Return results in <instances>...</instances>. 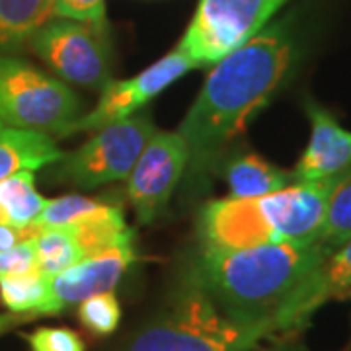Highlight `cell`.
<instances>
[{
  "instance_id": "obj_1",
  "label": "cell",
  "mask_w": 351,
  "mask_h": 351,
  "mask_svg": "<svg viewBox=\"0 0 351 351\" xmlns=\"http://www.w3.org/2000/svg\"><path fill=\"white\" fill-rule=\"evenodd\" d=\"M299 55L301 34L289 14L213 64L178 129L189 151L184 176L191 191L219 174L230 147L287 80Z\"/></svg>"
},
{
  "instance_id": "obj_2",
  "label": "cell",
  "mask_w": 351,
  "mask_h": 351,
  "mask_svg": "<svg viewBox=\"0 0 351 351\" xmlns=\"http://www.w3.org/2000/svg\"><path fill=\"white\" fill-rule=\"evenodd\" d=\"M328 256L330 250L318 240L248 248L199 246L188 271L232 320L274 338L304 326L324 304L320 267Z\"/></svg>"
},
{
  "instance_id": "obj_3",
  "label": "cell",
  "mask_w": 351,
  "mask_h": 351,
  "mask_svg": "<svg viewBox=\"0 0 351 351\" xmlns=\"http://www.w3.org/2000/svg\"><path fill=\"white\" fill-rule=\"evenodd\" d=\"M351 170L318 182H293L252 199L207 201L197 217L199 246L248 248L263 244H308L320 237L334 191Z\"/></svg>"
},
{
  "instance_id": "obj_4",
  "label": "cell",
  "mask_w": 351,
  "mask_h": 351,
  "mask_svg": "<svg viewBox=\"0 0 351 351\" xmlns=\"http://www.w3.org/2000/svg\"><path fill=\"white\" fill-rule=\"evenodd\" d=\"M269 336L232 320L186 271L170 304L125 351H256Z\"/></svg>"
},
{
  "instance_id": "obj_5",
  "label": "cell",
  "mask_w": 351,
  "mask_h": 351,
  "mask_svg": "<svg viewBox=\"0 0 351 351\" xmlns=\"http://www.w3.org/2000/svg\"><path fill=\"white\" fill-rule=\"evenodd\" d=\"M80 117L82 101L61 78L18 55H0V123L66 137Z\"/></svg>"
},
{
  "instance_id": "obj_6",
  "label": "cell",
  "mask_w": 351,
  "mask_h": 351,
  "mask_svg": "<svg viewBox=\"0 0 351 351\" xmlns=\"http://www.w3.org/2000/svg\"><path fill=\"white\" fill-rule=\"evenodd\" d=\"M27 47L63 82L101 92L113 80L108 22L55 16L32 36Z\"/></svg>"
},
{
  "instance_id": "obj_7",
  "label": "cell",
  "mask_w": 351,
  "mask_h": 351,
  "mask_svg": "<svg viewBox=\"0 0 351 351\" xmlns=\"http://www.w3.org/2000/svg\"><path fill=\"white\" fill-rule=\"evenodd\" d=\"M154 133L156 125L149 110L100 127L84 145L51 164L53 178L82 189L127 180Z\"/></svg>"
},
{
  "instance_id": "obj_8",
  "label": "cell",
  "mask_w": 351,
  "mask_h": 351,
  "mask_svg": "<svg viewBox=\"0 0 351 351\" xmlns=\"http://www.w3.org/2000/svg\"><path fill=\"white\" fill-rule=\"evenodd\" d=\"M289 0H199L178 47L197 66L219 63L223 57L271 22Z\"/></svg>"
},
{
  "instance_id": "obj_9",
  "label": "cell",
  "mask_w": 351,
  "mask_h": 351,
  "mask_svg": "<svg viewBox=\"0 0 351 351\" xmlns=\"http://www.w3.org/2000/svg\"><path fill=\"white\" fill-rule=\"evenodd\" d=\"M188 160V145L178 131L152 135L127 178V197L141 225H149L166 211L186 174Z\"/></svg>"
},
{
  "instance_id": "obj_10",
  "label": "cell",
  "mask_w": 351,
  "mask_h": 351,
  "mask_svg": "<svg viewBox=\"0 0 351 351\" xmlns=\"http://www.w3.org/2000/svg\"><path fill=\"white\" fill-rule=\"evenodd\" d=\"M195 66L197 63L193 59H189L184 51L176 47L160 61L152 63L133 78L112 80L100 92L98 104L90 112L82 113V117L76 121L73 133H90L141 112L152 98H156Z\"/></svg>"
},
{
  "instance_id": "obj_11",
  "label": "cell",
  "mask_w": 351,
  "mask_h": 351,
  "mask_svg": "<svg viewBox=\"0 0 351 351\" xmlns=\"http://www.w3.org/2000/svg\"><path fill=\"white\" fill-rule=\"evenodd\" d=\"M135 239L127 240L110 250L92 254L84 260L49 279V301L45 314L63 313L94 295L113 291L131 263L137 260Z\"/></svg>"
},
{
  "instance_id": "obj_12",
  "label": "cell",
  "mask_w": 351,
  "mask_h": 351,
  "mask_svg": "<svg viewBox=\"0 0 351 351\" xmlns=\"http://www.w3.org/2000/svg\"><path fill=\"white\" fill-rule=\"evenodd\" d=\"M311 119V141L291 170L295 182H318L351 170V131L314 100L304 101Z\"/></svg>"
},
{
  "instance_id": "obj_13",
  "label": "cell",
  "mask_w": 351,
  "mask_h": 351,
  "mask_svg": "<svg viewBox=\"0 0 351 351\" xmlns=\"http://www.w3.org/2000/svg\"><path fill=\"white\" fill-rule=\"evenodd\" d=\"M228 186V197L252 199L291 186L293 174L250 151H230L219 168Z\"/></svg>"
},
{
  "instance_id": "obj_14",
  "label": "cell",
  "mask_w": 351,
  "mask_h": 351,
  "mask_svg": "<svg viewBox=\"0 0 351 351\" xmlns=\"http://www.w3.org/2000/svg\"><path fill=\"white\" fill-rule=\"evenodd\" d=\"M64 152L45 133L0 123V182L20 172H36L61 160Z\"/></svg>"
},
{
  "instance_id": "obj_15",
  "label": "cell",
  "mask_w": 351,
  "mask_h": 351,
  "mask_svg": "<svg viewBox=\"0 0 351 351\" xmlns=\"http://www.w3.org/2000/svg\"><path fill=\"white\" fill-rule=\"evenodd\" d=\"M55 18L53 0H0V55H16Z\"/></svg>"
},
{
  "instance_id": "obj_16",
  "label": "cell",
  "mask_w": 351,
  "mask_h": 351,
  "mask_svg": "<svg viewBox=\"0 0 351 351\" xmlns=\"http://www.w3.org/2000/svg\"><path fill=\"white\" fill-rule=\"evenodd\" d=\"M32 242L36 254V267L39 274L49 279L94 254L86 234L76 226L43 230L36 239H32Z\"/></svg>"
},
{
  "instance_id": "obj_17",
  "label": "cell",
  "mask_w": 351,
  "mask_h": 351,
  "mask_svg": "<svg viewBox=\"0 0 351 351\" xmlns=\"http://www.w3.org/2000/svg\"><path fill=\"white\" fill-rule=\"evenodd\" d=\"M47 199L36 188L34 172H20L0 182V225L27 228L34 225Z\"/></svg>"
},
{
  "instance_id": "obj_18",
  "label": "cell",
  "mask_w": 351,
  "mask_h": 351,
  "mask_svg": "<svg viewBox=\"0 0 351 351\" xmlns=\"http://www.w3.org/2000/svg\"><path fill=\"white\" fill-rule=\"evenodd\" d=\"M49 301V277L38 267L0 276V302L16 314H45Z\"/></svg>"
},
{
  "instance_id": "obj_19",
  "label": "cell",
  "mask_w": 351,
  "mask_h": 351,
  "mask_svg": "<svg viewBox=\"0 0 351 351\" xmlns=\"http://www.w3.org/2000/svg\"><path fill=\"white\" fill-rule=\"evenodd\" d=\"M115 209H117L115 205L104 203V201L90 199V197H82V195H63L57 199H47L45 209L34 221L32 228L39 234V232L51 230V228H64V226L88 223V221L106 217Z\"/></svg>"
},
{
  "instance_id": "obj_20",
  "label": "cell",
  "mask_w": 351,
  "mask_h": 351,
  "mask_svg": "<svg viewBox=\"0 0 351 351\" xmlns=\"http://www.w3.org/2000/svg\"><path fill=\"white\" fill-rule=\"evenodd\" d=\"M351 237V174L334 191L318 242L334 252Z\"/></svg>"
},
{
  "instance_id": "obj_21",
  "label": "cell",
  "mask_w": 351,
  "mask_h": 351,
  "mask_svg": "<svg viewBox=\"0 0 351 351\" xmlns=\"http://www.w3.org/2000/svg\"><path fill=\"white\" fill-rule=\"evenodd\" d=\"M78 318L82 326L98 336H108L117 330L121 320V306L113 291L94 295L78 304Z\"/></svg>"
},
{
  "instance_id": "obj_22",
  "label": "cell",
  "mask_w": 351,
  "mask_h": 351,
  "mask_svg": "<svg viewBox=\"0 0 351 351\" xmlns=\"http://www.w3.org/2000/svg\"><path fill=\"white\" fill-rule=\"evenodd\" d=\"M351 291V237L334 252H330L320 267L322 302Z\"/></svg>"
},
{
  "instance_id": "obj_23",
  "label": "cell",
  "mask_w": 351,
  "mask_h": 351,
  "mask_svg": "<svg viewBox=\"0 0 351 351\" xmlns=\"http://www.w3.org/2000/svg\"><path fill=\"white\" fill-rule=\"evenodd\" d=\"M25 339L32 351H84L82 338L69 328H38Z\"/></svg>"
},
{
  "instance_id": "obj_24",
  "label": "cell",
  "mask_w": 351,
  "mask_h": 351,
  "mask_svg": "<svg viewBox=\"0 0 351 351\" xmlns=\"http://www.w3.org/2000/svg\"><path fill=\"white\" fill-rule=\"evenodd\" d=\"M55 16L90 22H108L106 0H53Z\"/></svg>"
},
{
  "instance_id": "obj_25",
  "label": "cell",
  "mask_w": 351,
  "mask_h": 351,
  "mask_svg": "<svg viewBox=\"0 0 351 351\" xmlns=\"http://www.w3.org/2000/svg\"><path fill=\"white\" fill-rule=\"evenodd\" d=\"M36 267V254H34V242L27 240L24 244H18L8 250H0V276L27 271Z\"/></svg>"
},
{
  "instance_id": "obj_26",
  "label": "cell",
  "mask_w": 351,
  "mask_h": 351,
  "mask_svg": "<svg viewBox=\"0 0 351 351\" xmlns=\"http://www.w3.org/2000/svg\"><path fill=\"white\" fill-rule=\"evenodd\" d=\"M38 232L27 226V228H20V226H10V225H0V250H8L14 248L18 244H24L27 240L36 239Z\"/></svg>"
},
{
  "instance_id": "obj_27",
  "label": "cell",
  "mask_w": 351,
  "mask_h": 351,
  "mask_svg": "<svg viewBox=\"0 0 351 351\" xmlns=\"http://www.w3.org/2000/svg\"><path fill=\"white\" fill-rule=\"evenodd\" d=\"M8 322H10V318H8V316H2V314H0V328H4L6 324H8Z\"/></svg>"
}]
</instances>
